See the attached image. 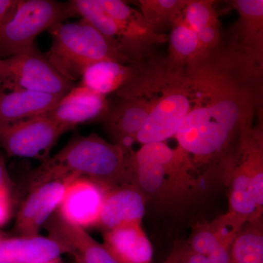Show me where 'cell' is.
I'll return each mask as SVG.
<instances>
[{
  "label": "cell",
  "instance_id": "cell-1",
  "mask_svg": "<svg viewBox=\"0 0 263 263\" xmlns=\"http://www.w3.org/2000/svg\"><path fill=\"white\" fill-rule=\"evenodd\" d=\"M193 108L174 138L197 176L214 172L241 135L254 125L262 72L228 48L216 50L188 76Z\"/></svg>",
  "mask_w": 263,
  "mask_h": 263
},
{
  "label": "cell",
  "instance_id": "cell-2",
  "mask_svg": "<svg viewBox=\"0 0 263 263\" xmlns=\"http://www.w3.org/2000/svg\"><path fill=\"white\" fill-rule=\"evenodd\" d=\"M98 135L71 140L53 157L42 162L31 177L29 188L53 180L85 177L106 188L133 183V156Z\"/></svg>",
  "mask_w": 263,
  "mask_h": 263
},
{
  "label": "cell",
  "instance_id": "cell-3",
  "mask_svg": "<svg viewBox=\"0 0 263 263\" xmlns=\"http://www.w3.org/2000/svg\"><path fill=\"white\" fill-rule=\"evenodd\" d=\"M133 183L147 200L174 207L190 202L201 187L202 179L184 154L165 142L142 145L133 156Z\"/></svg>",
  "mask_w": 263,
  "mask_h": 263
},
{
  "label": "cell",
  "instance_id": "cell-4",
  "mask_svg": "<svg viewBox=\"0 0 263 263\" xmlns=\"http://www.w3.org/2000/svg\"><path fill=\"white\" fill-rule=\"evenodd\" d=\"M48 32L52 43L46 57L61 75L72 82L81 79L84 70L96 62H142L135 61L117 43L84 19L78 23L57 24Z\"/></svg>",
  "mask_w": 263,
  "mask_h": 263
},
{
  "label": "cell",
  "instance_id": "cell-5",
  "mask_svg": "<svg viewBox=\"0 0 263 263\" xmlns=\"http://www.w3.org/2000/svg\"><path fill=\"white\" fill-rule=\"evenodd\" d=\"M76 15L71 2L19 0L11 14L0 22V60L33 51L37 35Z\"/></svg>",
  "mask_w": 263,
  "mask_h": 263
},
{
  "label": "cell",
  "instance_id": "cell-6",
  "mask_svg": "<svg viewBox=\"0 0 263 263\" xmlns=\"http://www.w3.org/2000/svg\"><path fill=\"white\" fill-rule=\"evenodd\" d=\"M160 95L136 138L141 145L165 142L176 136L193 108L194 89L190 77L171 79L165 73Z\"/></svg>",
  "mask_w": 263,
  "mask_h": 263
},
{
  "label": "cell",
  "instance_id": "cell-7",
  "mask_svg": "<svg viewBox=\"0 0 263 263\" xmlns=\"http://www.w3.org/2000/svg\"><path fill=\"white\" fill-rule=\"evenodd\" d=\"M3 60L5 79L0 91L28 90L64 96L75 87L36 48Z\"/></svg>",
  "mask_w": 263,
  "mask_h": 263
},
{
  "label": "cell",
  "instance_id": "cell-8",
  "mask_svg": "<svg viewBox=\"0 0 263 263\" xmlns=\"http://www.w3.org/2000/svg\"><path fill=\"white\" fill-rule=\"evenodd\" d=\"M66 133L46 114L0 126V147L10 157L49 158L51 148L60 136Z\"/></svg>",
  "mask_w": 263,
  "mask_h": 263
},
{
  "label": "cell",
  "instance_id": "cell-9",
  "mask_svg": "<svg viewBox=\"0 0 263 263\" xmlns=\"http://www.w3.org/2000/svg\"><path fill=\"white\" fill-rule=\"evenodd\" d=\"M230 5L238 14L231 29L228 49L249 65L263 70V1L234 0Z\"/></svg>",
  "mask_w": 263,
  "mask_h": 263
},
{
  "label": "cell",
  "instance_id": "cell-10",
  "mask_svg": "<svg viewBox=\"0 0 263 263\" xmlns=\"http://www.w3.org/2000/svg\"><path fill=\"white\" fill-rule=\"evenodd\" d=\"M160 91L121 98L119 103L109 109L104 125L114 144L127 152L133 151L132 146L136 143L137 136L155 106Z\"/></svg>",
  "mask_w": 263,
  "mask_h": 263
},
{
  "label": "cell",
  "instance_id": "cell-11",
  "mask_svg": "<svg viewBox=\"0 0 263 263\" xmlns=\"http://www.w3.org/2000/svg\"><path fill=\"white\" fill-rule=\"evenodd\" d=\"M107 190L92 180L77 178L67 185L57 214L69 224L83 229L98 227Z\"/></svg>",
  "mask_w": 263,
  "mask_h": 263
},
{
  "label": "cell",
  "instance_id": "cell-12",
  "mask_svg": "<svg viewBox=\"0 0 263 263\" xmlns=\"http://www.w3.org/2000/svg\"><path fill=\"white\" fill-rule=\"evenodd\" d=\"M71 181L53 180L31 187L28 196L17 214L15 232L22 237L37 236L41 227L58 209L66 188Z\"/></svg>",
  "mask_w": 263,
  "mask_h": 263
},
{
  "label": "cell",
  "instance_id": "cell-13",
  "mask_svg": "<svg viewBox=\"0 0 263 263\" xmlns=\"http://www.w3.org/2000/svg\"><path fill=\"white\" fill-rule=\"evenodd\" d=\"M110 109L106 97L80 85L62 97L46 114L65 132L80 124L104 120Z\"/></svg>",
  "mask_w": 263,
  "mask_h": 263
},
{
  "label": "cell",
  "instance_id": "cell-14",
  "mask_svg": "<svg viewBox=\"0 0 263 263\" xmlns=\"http://www.w3.org/2000/svg\"><path fill=\"white\" fill-rule=\"evenodd\" d=\"M151 62L124 64L104 60L89 66L81 76V85L103 96L116 93L119 96L139 82Z\"/></svg>",
  "mask_w": 263,
  "mask_h": 263
},
{
  "label": "cell",
  "instance_id": "cell-15",
  "mask_svg": "<svg viewBox=\"0 0 263 263\" xmlns=\"http://www.w3.org/2000/svg\"><path fill=\"white\" fill-rule=\"evenodd\" d=\"M146 201V196L135 183L108 189L98 227L105 232L122 224L142 223Z\"/></svg>",
  "mask_w": 263,
  "mask_h": 263
},
{
  "label": "cell",
  "instance_id": "cell-16",
  "mask_svg": "<svg viewBox=\"0 0 263 263\" xmlns=\"http://www.w3.org/2000/svg\"><path fill=\"white\" fill-rule=\"evenodd\" d=\"M44 226L48 237L67 247L76 263H120L84 229L69 224L57 214L52 215Z\"/></svg>",
  "mask_w": 263,
  "mask_h": 263
},
{
  "label": "cell",
  "instance_id": "cell-17",
  "mask_svg": "<svg viewBox=\"0 0 263 263\" xmlns=\"http://www.w3.org/2000/svg\"><path fill=\"white\" fill-rule=\"evenodd\" d=\"M168 53L164 61L166 75L172 79H184L205 58L197 34L188 27L183 16L172 26L169 37Z\"/></svg>",
  "mask_w": 263,
  "mask_h": 263
},
{
  "label": "cell",
  "instance_id": "cell-18",
  "mask_svg": "<svg viewBox=\"0 0 263 263\" xmlns=\"http://www.w3.org/2000/svg\"><path fill=\"white\" fill-rule=\"evenodd\" d=\"M232 152L250 179L257 213L262 217L263 127L260 121L241 135Z\"/></svg>",
  "mask_w": 263,
  "mask_h": 263
},
{
  "label": "cell",
  "instance_id": "cell-19",
  "mask_svg": "<svg viewBox=\"0 0 263 263\" xmlns=\"http://www.w3.org/2000/svg\"><path fill=\"white\" fill-rule=\"evenodd\" d=\"M104 246L120 263H151L153 247L142 223L122 224L104 232Z\"/></svg>",
  "mask_w": 263,
  "mask_h": 263
},
{
  "label": "cell",
  "instance_id": "cell-20",
  "mask_svg": "<svg viewBox=\"0 0 263 263\" xmlns=\"http://www.w3.org/2000/svg\"><path fill=\"white\" fill-rule=\"evenodd\" d=\"M69 254L68 249L50 237L4 238L0 245V263H47Z\"/></svg>",
  "mask_w": 263,
  "mask_h": 263
},
{
  "label": "cell",
  "instance_id": "cell-21",
  "mask_svg": "<svg viewBox=\"0 0 263 263\" xmlns=\"http://www.w3.org/2000/svg\"><path fill=\"white\" fill-rule=\"evenodd\" d=\"M64 96L28 90L0 91V126L47 114Z\"/></svg>",
  "mask_w": 263,
  "mask_h": 263
},
{
  "label": "cell",
  "instance_id": "cell-22",
  "mask_svg": "<svg viewBox=\"0 0 263 263\" xmlns=\"http://www.w3.org/2000/svg\"><path fill=\"white\" fill-rule=\"evenodd\" d=\"M245 222L229 212L194 228L186 247L197 254L207 255L227 243H233Z\"/></svg>",
  "mask_w": 263,
  "mask_h": 263
},
{
  "label": "cell",
  "instance_id": "cell-23",
  "mask_svg": "<svg viewBox=\"0 0 263 263\" xmlns=\"http://www.w3.org/2000/svg\"><path fill=\"white\" fill-rule=\"evenodd\" d=\"M213 0H187L183 19L197 34L202 54L210 56L221 45L220 23Z\"/></svg>",
  "mask_w": 263,
  "mask_h": 263
},
{
  "label": "cell",
  "instance_id": "cell-24",
  "mask_svg": "<svg viewBox=\"0 0 263 263\" xmlns=\"http://www.w3.org/2000/svg\"><path fill=\"white\" fill-rule=\"evenodd\" d=\"M230 263H263L262 219L245 223L230 250Z\"/></svg>",
  "mask_w": 263,
  "mask_h": 263
},
{
  "label": "cell",
  "instance_id": "cell-25",
  "mask_svg": "<svg viewBox=\"0 0 263 263\" xmlns=\"http://www.w3.org/2000/svg\"><path fill=\"white\" fill-rule=\"evenodd\" d=\"M187 0H140V13L148 28L157 34L171 29L183 14Z\"/></svg>",
  "mask_w": 263,
  "mask_h": 263
},
{
  "label": "cell",
  "instance_id": "cell-26",
  "mask_svg": "<svg viewBox=\"0 0 263 263\" xmlns=\"http://www.w3.org/2000/svg\"><path fill=\"white\" fill-rule=\"evenodd\" d=\"M232 245H223L207 255L195 253L186 246L178 247L179 263H230Z\"/></svg>",
  "mask_w": 263,
  "mask_h": 263
},
{
  "label": "cell",
  "instance_id": "cell-27",
  "mask_svg": "<svg viewBox=\"0 0 263 263\" xmlns=\"http://www.w3.org/2000/svg\"><path fill=\"white\" fill-rule=\"evenodd\" d=\"M11 190L7 187L0 188V227L5 226L11 216Z\"/></svg>",
  "mask_w": 263,
  "mask_h": 263
},
{
  "label": "cell",
  "instance_id": "cell-28",
  "mask_svg": "<svg viewBox=\"0 0 263 263\" xmlns=\"http://www.w3.org/2000/svg\"><path fill=\"white\" fill-rule=\"evenodd\" d=\"M13 186V183L8 174L4 156L0 153V188L7 187L12 190Z\"/></svg>",
  "mask_w": 263,
  "mask_h": 263
},
{
  "label": "cell",
  "instance_id": "cell-29",
  "mask_svg": "<svg viewBox=\"0 0 263 263\" xmlns=\"http://www.w3.org/2000/svg\"><path fill=\"white\" fill-rule=\"evenodd\" d=\"M19 0H0V22L11 14Z\"/></svg>",
  "mask_w": 263,
  "mask_h": 263
},
{
  "label": "cell",
  "instance_id": "cell-30",
  "mask_svg": "<svg viewBox=\"0 0 263 263\" xmlns=\"http://www.w3.org/2000/svg\"><path fill=\"white\" fill-rule=\"evenodd\" d=\"M163 263H179V253H178L177 247L174 249L171 254Z\"/></svg>",
  "mask_w": 263,
  "mask_h": 263
},
{
  "label": "cell",
  "instance_id": "cell-31",
  "mask_svg": "<svg viewBox=\"0 0 263 263\" xmlns=\"http://www.w3.org/2000/svg\"><path fill=\"white\" fill-rule=\"evenodd\" d=\"M3 75H4V63L3 60H0V89L3 85Z\"/></svg>",
  "mask_w": 263,
  "mask_h": 263
},
{
  "label": "cell",
  "instance_id": "cell-32",
  "mask_svg": "<svg viewBox=\"0 0 263 263\" xmlns=\"http://www.w3.org/2000/svg\"><path fill=\"white\" fill-rule=\"evenodd\" d=\"M47 263H62L61 259H55V260L51 261V262H47Z\"/></svg>",
  "mask_w": 263,
  "mask_h": 263
},
{
  "label": "cell",
  "instance_id": "cell-33",
  "mask_svg": "<svg viewBox=\"0 0 263 263\" xmlns=\"http://www.w3.org/2000/svg\"><path fill=\"white\" fill-rule=\"evenodd\" d=\"M5 238H3V235L0 233V245H1L2 242H3V239H4Z\"/></svg>",
  "mask_w": 263,
  "mask_h": 263
},
{
  "label": "cell",
  "instance_id": "cell-34",
  "mask_svg": "<svg viewBox=\"0 0 263 263\" xmlns=\"http://www.w3.org/2000/svg\"><path fill=\"white\" fill-rule=\"evenodd\" d=\"M76 263V262H75Z\"/></svg>",
  "mask_w": 263,
  "mask_h": 263
}]
</instances>
